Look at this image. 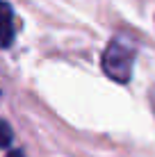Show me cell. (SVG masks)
Wrapping results in <instances>:
<instances>
[{"label": "cell", "mask_w": 155, "mask_h": 157, "mask_svg": "<svg viewBox=\"0 0 155 157\" xmlns=\"http://www.w3.org/2000/svg\"><path fill=\"white\" fill-rule=\"evenodd\" d=\"M135 55H137V48L128 36H123V34L114 36V39L107 43L103 57H100L103 73L107 75L110 80L119 82V84L130 82L132 66H135Z\"/></svg>", "instance_id": "obj_1"}, {"label": "cell", "mask_w": 155, "mask_h": 157, "mask_svg": "<svg viewBox=\"0 0 155 157\" xmlns=\"http://www.w3.org/2000/svg\"><path fill=\"white\" fill-rule=\"evenodd\" d=\"M14 43V9L5 0H0V48H9Z\"/></svg>", "instance_id": "obj_2"}, {"label": "cell", "mask_w": 155, "mask_h": 157, "mask_svg": "<svg viewBox=\"0 0 155 157\" xmlns=\"http://www.w3.org/2000/svg\"><path fill=\"white\" fill-rule=\"evenodd\" d=\"M12 137H14V132H12V128H9V123L0 118V148H7V146L12 144Z\"/></svg>", "instance_id": "obj_3"}, {"label": "cell", "mask_w": 155, "mask_h": 157, "mask_svg": "<svg viewBox=\"0 0 155 157\" xmlns=\"http://www.w3.org/2000/svg\"><path fill=\"white\" fill-rule=\"evenodd\" d=\"M151 105H153V109H155V84L151 86Z\"/></svg>", "instance_id": "obj_4"}, {"label": "cell", "mask_w": 155, "mask_h": 157, "mask_svg": "<svg viewBox=\"0 0 155 157\" xmlns=\"http://www.w3.org/2000/svg\"><path fill=\"white\" fill-rule=\"evenodd\" d=\"M7 157H23V153H21V150H12Z\"/></svg>", "instance_id": "obj_5"}]
</instances>
